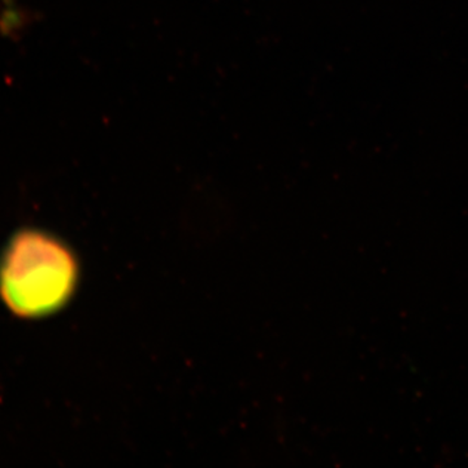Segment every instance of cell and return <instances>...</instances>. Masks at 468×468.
Listing matches in <instances>:
<instances>
[{
  "label": "cell",
  "mask_w": 468,
  "mask_h": 468,
  "mask_svg": "<svg viewBox=\"0 0 468 468\" xmlns=\"http://www.w3.org/2000/svg\"><path fill=\"white\" fill-rule=\"evenodd\" d=\"M77 282L73 252L42 230H20L0 258V297L20 318L57 313L72 297Z\"/></svg>",
  "instance_id": "obj_1"
},
{
  "label": "cell",
  "mask_w": 468,
  "mask_h": 468,
  "mask_svg": "<svg viewBox=\"0 0 468 468\" xmlns=\"http://www.w3.org/2000/svg\"><path fill=\"white\" fill-rule=\"evenodd\" d=\"M30 24L29 12L16 7L14 3H7L0 12V34L12 37L20 33Z\"/></svg>",
  "instance_id": "obj_2"
}]
</instances>
